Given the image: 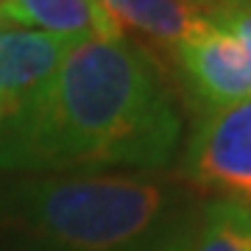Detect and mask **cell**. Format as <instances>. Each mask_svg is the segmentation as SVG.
<instances>
[{
  "instance_id": "cell-1",
  "label": "cell",
  "mask_w": 251,
  "mask_h": 251,
  "mask_svg": "<svg viewBox=\"0 0 251 251\" xmlns=\"http://www.w3.org/2000/svg\"><path fill=\"white\" fill-rule=\"evenodd\" d=\"M181 140V117L143 48L81 39L56 73L0 126V168H162Z\"/></svg>"
},
{
  "instance_id": "cell-2",
  "label": "cell",
  "mask_w": 251,
  "mask_h": 251,
  "mask_svg": "<svg viewBox=\"0 0 251 251\" xmlns=\"http://www.w3.org/2000/svg\"><path fill=\"white\" fill-rule=\"evenodd\" d=\"M176 206L171 184L134 173H78L23 181L9 221L45 251H143Z\"/></svg>"
},
{
  "instance_id": "cell-3",
  "label": "cell",
  "mask_w": 251,
  "mask_h": 251,
  "mask_svg": "<svg viewBox=\"0 0 251 251\" xmlns=\"http://www.w3.org/2000/svg\"><path fill=\"white\" fill-rule=\"evenodd\" d=\"M181 171L198 190L251 206V98L206 109L187 140Z\"/></svg>"
},
{
  "instance_id": "cell-4",
  "label": "cell",
  "mask_w": 251,
  "mask_h": 251,
  "mask_svg": "<svg viewBox=\"0 0 251 251\" xmlns=\"http://www.w3.org/2000/svg\"><path fill=\"white\" fill-rule=\"evenodd\" d=\"M176 64L206 109L251 98V50L206 17L173 45Z\"/></svg>"
},
{
  "instance_id": "cell-5",
  "label": "cell",
  "mask_w": 251,
  "mask_h": 251,
  "mask_svg": "<svg viewBox=\"0 0 251 251\" xmlns=\"http://www.w3.org/2000/svg\"><path fill=\"white\" fill-rule=\"evenodd\" d=\"M75 39L48 31H0V95L9 117L56 73Z\"/></svg>"
},
{
  "instance_id": "cell-6",
  "label": "cell",
  "mask_w": 251,
  "mask_h": 251,
  "mask_svg": "<svg viewBox=\"0 0 251 251\" xmlns=\"http://www.w3.org/2000/svg\"><path fill=\"white\" fill-rule=\"evenodd\" d=\"M0 11L9 23L39 25L67 39H120L123 28L95 0H3Z\"/></svg>"
},
{
  "instance_id": "cell-7",
  "label": "cell",
  "mask_w": 251,
  "mask_h": 251,
  "mask_svg": "<svg viewBox=\"0 0 251 251\" xmlns=\"http://www.w3.org/2000/svg\"><path fill=\"white\" fill-rule=\"evenodd\" d=\"M120 28H134L143 36L173 48L206 20L181 0H95Z\"/></svg>"
},
{
  "instance_id": "cell-8",
  "label": "cell",
  "mask_w": 251,
  "mask_h": 251,
  "mask_svg": "<svg viewBox=\"0 0 251 251\" xmlns=\"http://www.w3.org/2000/svg\"><path fill=\"white\" fill-rule=\"evenodd\" d=\"M179 251H251V206L212 201Z\"/></svg>"
},
{
  "instance_id": "cell-9",
  "label": "cell",
  "mask_w": 251,
  "mask_h": 251,
  "mask_svg": "<svg viewBox=\"0 0 251 251\" xmlns=\"http://www.w3.org/2000/svg\"><path fill=\"white\" fill-rule=\"evenodd\" d=\"M209 20L234 34L251 50V0H229L218 11H212Z\"/></svg>"
},
{
  "instance_id": "cell-10",
  "label": "cell",
  "mask_w": 251,
  "mask_h": 251,
  "mask_svg": "<svg viewBox=\"0 0 251 251\" xmlns=\"http://www.w3.org/2000/svg\"><path fill=\"white\" fill-rule=\"evenodd\" d=\"M181 3H187V6H193V9H198L201 14H212V11H218L224 3H229V0H181Z\"/></svg>"
},
{
  "instance_id": "cell-11",
  "label": "cell",
  "mask_w": 251,
  "mask_h": 251,
  "mask_svg": "<svg viewBox=\"0 0 251 251\" xmlns=\"http://www.w3.org/2000/svg\"><path fill=\"white\" fill-rule=\"evenodd\" d=\"M6 117H9V112H6V100H3V95H0V126H3Z\"/></svg>"
},
{
  "instance_id": "cell-12",
  "label": "cell",
  "mask_w": 251,
  "mask_h": 251,
  "mask_svg": "<svg viewBox=\"0 0 251 251\" xmlns=\"http://www.w3.org/2000/svg\"><path fill=\"white\" fill-rule=\"evenodd\" d=\"M179 249H181V240H179V243H171V246H168L165 251H179Z\"/></svg>"
},
{
  "instance_id": "cell-13",
  "label": "cell",
  "mask_w": 251,
  "mask_h": 251,
  "mask_svg": "<svg viewBox=\"0 0 251 251\" xmlns=\"http://www.w3.org/2000/svg\"><path fill=\"white\" fill-rule=\"evenodd\" d=\"M6 23H9V20H6V14H3V11H0V28L6 25Z\"/></svg>"
},
{
  "instance_id": "cell-14",
  "label": "cell",
  "mask_w": 251,
  "mask_h": 251,
  "mask_svg": "<svg viewBox=\"0 0 251 251\" xmlns=\"http://www.w3.org/2000/svg\"><path fill=\"white\" fill-rule=\"evenodd\" d=\"M0 3H3V0H0Z\"/></svg>"
}]
</instances>
